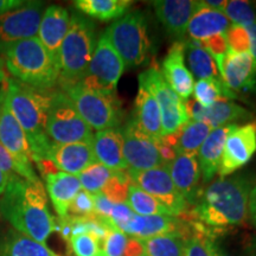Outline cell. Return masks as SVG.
Segmentation results:
<instances>
[{"label": "cell", "mask_w": 256, "mask_h": 256, "mask_svg": "<svg viewBox=\"0 0 256 256\" xmlns=\"http://www.w3.org/2000/svg\"><path fill=\"white\" fill-rule=\"evenodd\" d=\"M252 184V178L246 174L218 177L200 191L183 220L200 223L211 232L243 226L249 218Z\"/></svg>", "instance_id": "6da1fadb"}, {"label": "cell", "mask_w": 256, "mask_h": 256, "mask_svg": "<svg viewBox=\"0 0 256 256\" xmlns=\"http://www.w3.org/2000/svg\"><path fill=\"white\" fill-rule=\"evenodd\" d=\"M0 214L14 230L44 244L56 230L42 182L32 183L19 176L11 178L0 200Z\"/></svg>", "instance_id": "7a4b0ae2"}, {"label": "cell", "mask_w": 256, "mask_h": 256, "mask_svg": "<svg viewBox=\"0 0 256 256\" xmlns=\"http://www.w3.org/2000/svg\"><path fill=\"white\" fill-rule=\"evenodd\" d=\"M52 92L28 87L14 78L6 81L5 104L26 134L34 162L46 159L51 145L46 120Z\"/></svg>", "instance_id": "3957f363"}, {"label": "cell", "mask_w": 256, "mask_h": 256, "mask_svg": "<svg viewBox=\"0 0 256 256\" xmlns=\"http://www.w3.org/2000/svg\"><path fill=\"white\" fill-rule=\"evenodd\" d=\"M0 57L6 72L25 86L50 92L58 84V63L37 37L5 48Z\"/></svg>", "instance_id": "277c9868"}, {"label": "cell", "mask_w": 256, "mask_h": 256, "mask_svg": "<svg viewBox=\"0 0 256 256\" xmlns=\"http://www.w3.org/2000/svg\"><path fill=\"white\" fill-rule=\"evenodd\" d=\"M96 46L95 25L83 14L70 16V26L58 54L60 87L82 81Z\"/></svg>", "instance_id": "5b68a950"}, {"label": "cell", "mask_w": 256, "mask_h": 256, "mask_svg": "<svg viewBox=\"0 0 256 256\" xmlns=\"http://www.w3.org/2000/svg\"><path fill=\"white\" fill-rule=\"evenodd\" d=\"M104 36L119 54L127 68L145 64L151 55L148 25L142 11H130L114 20Z\"/></svg>", "instance_id": "8992f818"}, {"label": "cell", "mask_w": 256, "mask_h": 256, "mask_svg": "<svg viewBox=\"0 0 256 256\" xmlns=\"http://www.w3.org/2000/svg\"><path fill=\"white\" fill-rule=\"evenodd\" d=\"M66 92L83 120L96 132L119 128L124 121V113L116 96L92 90L81 83L64 86Z\"/></svg>", "instance_id": "52a82bcc"}, {"label": "cell", "mask_w": 256, "mask_h": 256, "mask_svg": "<svg viewBox=\"0 0 256 256\" xmlns=\"http://www.w3.org/2000/svg\"><path fill=\"white\" fill-rule=\"evenodd\" d=\"M46 134L51 142H92L94 133L62 90H54L48 113Z\"/></svg>", "instance_id": "ba28073f"}, {"label": "cell", "mask_w": 256, "mask_h": 256, "mask_svg": "<svg viewBox=\"0 0 256 256\" xmlns=\"http://www.w3.org/2000/svg\"><path fill=\"white\" fill-rule=\"evenodd\" d=\"M139 84L146 88L158 102L164 136L176 133L190 120L185 102L172 90L158 66H151L140 74Z\"/></svg>", "instance_id": "9c48e42d"}, {"label": "cell", "mask_w": 256, "mask_h": 256, "mask_svg": "<svg viewBox=\"0 0 256 256\" xmlns=\"http://www.w3.org/2000/svg\"><path fill=\"white\" fill-rule=\"evenodd\" d=\"M124 68L126 66L124 60L104 34L96 42L94 54L84 78L78 83L92 90L115 95L118 83Z\"/></svg>", "instance_id": "30bf717a"}, {"label": "cell", "mask_w": 256, "mask_h": 256, "mask_svg": "<svg viewBox=\"0 0 256 256\" xmlns=\"http://www.w3.org/2000/svg\"><path fill=\"white\" fill-rule=\"evenodd\" d=\"M127 171L132 184L154 197L174 217L180 218L186 215L190 206L174 186L166 164L146 171Z\"/></svg>", "instance_id": "8fae6325"}, {"label": "cell", "mask_w": 256, "mask_h": 256, "mask_svg": "<svg viewBox=\"0 0 256 256\" xmlns=\"http://www.w3.org/2000/svg\"><path fill=\"white\" fill-rule=\"evenodd\" d=\"M256 152V120L230 124L218 168L220 177H229L248 164Z\"/></svg>", "instance_id": "7c38bea8"}, {"label": "cell", "mask_w": 256, "mask_h": 256, "mask_svg": "<svg viewBox=\"0 0 256 256\" xmlns=\"http://www.w3.org/2000/svg\"><path fill=\"white\" fill-rule=\"evenodd\" d=\"M44 2H26L14 11L0 14V52L17 42L37 37Z\"/></svg>", "instance_id": "4fadbf2b"}, {"label": "cell", "mask_w": 256, "mask_h": 256, "mask_svg": "<svg viewBox=\"0 0 256 256\" xmlns=\"http://www.w3.org/2000/svg\"><path fill=\"white\" fill-rule=\"evenodd\" d=\"M121 132L124 136V158L128 170L146 171L165 165L156 148V140L142 132L132 119L121 128Z\"/></svg>", "instance_id": "5bb4252c"}, {"label": "cell", "mask_w": 256, "mask_h": 256, "mask_svg": "<svg viewBox=\"0 0 256 256\" xmlns=\"http://www.w3.org/2000/svg\"><path fill=\"white\" fill-rule=\"evenodd\" d=\"M214 60L223 82L234 94L256 90V64L250 52L234 54L229 51L223 58Z\"/></svg>", "instance_id": "9a60e30c"}, {"label": "cell", "mask_w": 256, "mask_h": 256, "mask_svg": "<svg viewBox=\"0 0 256 256\" xmlns=\"http://www.w3.org/2000/svg\"><path fill=\"white\" fill-rule=\"evenodd\" d=\"M184 102L188 119L206 122L211 127V130L235 124L240 121L252 120V112L229 98H220L209 108L200 107L196 101L190 98Z\"/></svg>", "instance_id": "2e32d148"}, {"label": "cell", "mask_w": 256, "mask_h": 256, "mask_svg": "<svg viewBox=\"0 0 256 256\" xmlns=\"http://www.w3.org/2000/svg\"><path fill=\"white\" fill-rule=\"evenodd\" d=\"M158 20L166 34L177 40H183L188 22L200 6L196 0H156L151 2Z\"/></svg>", "instance_id": "e0dca14e"}, {"label": "cell", "mask_w": 256, "mask_h": 256, "mask_svg": "<svg viewBox=\"0 0 256 256\" xmlns=\"http://www.w3.org/2000/svg\"><path fill=\"white\" fill-rule=\"evenodd\" d=\"M121 232L139 240L156 238L166 234L182 232L191 235V226L188 220L174 216H142L134 214Z\"/></svg>", "instance_id": "ac0fdd59"}, {"label": "cell", "mask_w": 256, "mask_h": 256, "mask_svg": "<svg viewBox=\"0 0 256 256\" xmlns=\"http://www.w3.org/2000/svg\"><path fill=\"white\" fill-rule=\"evenodd\" d=\"M0 145L4 147L18 164L28 171H34L32 168L34 160L26 134L8 110L5 100L0 115Z\"/></svg>", "instance_id": "d6986e66"}, {"label": "cell", "mask_w": 256, "mask_h": 256, "mask_svg": "<svg viewBox=\"0 0 256 256\" xmlns=\"http://www.w3.org/2000/svg\"><path fill=\"white\" fill-rule=\"evenodd\" d=\"M162 74L165 81L183 101L194 92V78L185 66L184 42L176 40L162 62Z\"/></svg>", "instance_id": "ffe728a7"}, {"label": "cell", "mask_w": 256, "mask_h": 256, "mask_svg": "<svg viewBox=\"0 0 256 256\" xmlns=\"http://www.w3.org/2000/svg\"><path fill=\"white\" fill-rule=\"evenodd\" d=\"M46 159L50 160L60 171L76 177L83 170L98 162L92 144L89 142H51Z\"/></svg>", "instance_id": "44dd1931"}, {"label": "cell", "mask_w": 256, "mask_h": 256, "mask_svg": "<svg viewBox=\"0 0 256 256\" xmlns=\"http://www.w3.org/2000/svg\"><path fill=\"white\" fill-rule=\"evenodd\" d=\"M166 166L174 186L186 200L188 206L191 208L196 203L202 191L200 186L202 174L197 156L177 154Z\"/></svg>", "instance_id": "7402d4cb"}, {"label": "cell", "mask_w": 256, "mask_h": 256, "mask_svg": "<svg viewBox=\"0 0 256 256\" xmlns=\"http://www.w3.org/2000/svg\"><path fill=\"white\" fill-rule=\"evenodd\" d=\"M70 26V14L66 8L50 5L46 8L42 16L37 38L56 62L58 63V54L66 32Z\"/></svg>", "instance_id": "603a6c76"}, {"label": "cell", "mask_w": 256, "mask_h": 256, "mask_svg": "<svg viewBox=\"0 0 256 256\" xmlns=\"http://www.w3.org/2000/svg\"><path fill=\"white\" fill-rule=\"evenodd\" d=\"M92 151L96 160L114 171L128 170L124 158V136L121 128L96 132L92 138Z\"/></svg>", "instance_id": "cb8c5ba5"}, {"label": "cell", "mask_w": 256, "mask_h": 256, "mask_svg": "<svg viewBox=\"0 0 256 256\" xmlns=\"http://www.w3.org/2000/svg\"><path fill=\"white\" fill-rule=\"evenodd\" d=\"M130 119L142 132L152 138L153 140H158L164 136L158 102L142 84H139L138 89L136 101H134L133 118Z\"/></svg>", "instance_id": "d4e9b609"}, {"label": "cell", "mask_w": 256, "mask_h": 256, "mask_svg": "<svg viewBox=\"0 0 256 256\" xmlns=\"http://www.w3.org/2000/svg\"><path fill=\"white\" fill-rule=\"evenodd\" d=\"M43 178L46 180L48 194L54 209L60 218H64L68 216V210L72 200L82 188L78 178L60 170L48 174Z\"/></svg>", "instance_id": "484cf974"}, {"label": "cell", "mask_w": 256, "mask_h": 256, "mask_svg": "<svg viewBox=\"0 0 256 256\" xmlns=\"http://www.w3.org/2000/svg\"><path fill=\"white\" fill-rule=\"evenodd\" d=\"M232 25L223 12L208 8L200 2V6L188 22L186 34L190 40L203 42L216 34H226Z\"/></svg>", "instance_id": "4316f807"}, {"label": "cell", "mask_w": 256, "mask_h": 256, "mask_svg": "<svg viewBox=\"0 0 256 256\" xmlns=\"http://www.w3.org/2000/svg\"><path fill=\"white\" fill-rule=\"evenodd\" d=\"M230 124L215 128L210 132L209 136L198 150L197 160L200 165V174L203 180L208 183L215 177L218 172L220 160H222L224 144L228 136Z\"/></svg>", "instance_id": "83f0119b"}, {"label": "cell", "mask_w": 256, "mask_h": 256, "mask_svg": "<svg viewBox=\"0 0 256 256\" xmlns=\"http://www.w3.org/2000/svg\"><path fill=\"white\" fill-rule=\"evenodd\" d=\"M211 130V127L206 122L188 120L180 130L174 134L164 136L162 140L171 146L177 154L197 156L198 150L206 142Z\"/></svg>", "instance_id": "f1b7e54d"}, {"label": "cell", "mask_w": 256, "mask_h": 256, "mask_svg": "<svg viewBox=\"0 0 256 256\" xmlns=\"http://www.w3.org/2000/svg\"><path fill=\"white\" fill-rule=\"evenodd\" d=\"M183 42L184 57H186L188 69L190 70L192 76L198 80H212L220 84L226 86L220 78L215 60L204 48H202L200 42L190 40V38Z\"/></svg>", "instance_id": "f546056e"}, {"label": "cell", "mask_w": 256, "mask_h": 256, "mask_svg": "<svg viewBox=\"0 0 256 256\" xmlns=\"http://www.w3.org/2000/svg\"><path fill=\"white\" fill-rule=\"evenodd\" d=\"M0 256H60L44 243L34 241L14 228L0 238Z\"/></svg>", "instance_id": "4dcf8cb0"}, {"label": "cell", "mask_w": 256, "mask_h": 256, "mask_svg": "<svg viewBox=\"0 0 256 256\" xmlns=\"http://www.w3.org/2000/svg\"><path fill=\"white\" fill-rule=\"evenodd\" d=\"M74 6L86 17H92L98 20L119 19L133 5L132 0H76Z\"/></svg>", "instance_id": "1f68e13d"}, {"label": "cell", "mask_w": 256, "mask_h": 256, "mask_svg": "<svg viewBox=\"0 0 256 256\" xmlns=\"http://www.w3.org/2000/svg\"><path fill=\"white\" fill-rule=\"evenodd\" d=\"M188 236L186 234L174 232L142 240L145 256H183Z\"/></svg>", "instance_id": "d6a6232c"}, {"label": "cell", "mask_w": 256, "mask_h": 256, "mask_svg": "<svg viewBox=\"0 0 256 256\" xmlns=\"http://www.w3.org/2000/svg\"><path fill=\"white\" fill-rule=\"evenodd\" d=\"M128 206L136 215L142 216H174L166 208L160 204L154 197L148 194L147 192L138 188L136 185L130 184L128 190L127 202Z\"/></svg>", "instance_id": "836d02e7"}, {"label": "cell", "mask_w": 256, "mask_h": 256, "mask_svg": "<svg viewBox=\"0 0 256 256\" xmlns=\"http://www.w3.org/2000/svg\"><path fill=\"white\" fill-rule=\"evenodd\" d=\"M194 100L200 107L209 108L220 98H238V95L229 90L226 86L220 84L212 80H198L194 86Z\"/></svg>", "instance_id": "e575fe53"}, {"label": "cell", "mask_w": 256, "mask_h": 256, "mask_svg": "<svg viewBox=\"0 0 256 256\" xmlns=\"http://www.w3.org/2000/svg\"><path fill=\"white\" fill-rule=\"evenodd\" d=\"M114 172V170H110L107 166L102 165L101 162H96L90 166H88L86 170H83L81 174L78 176V178L83 190L88 191L92 194H95L104 188V185L112 178Z\"/></svg>", "instance_id": "d590c367"}, {"label": "cell", "mask_w": 256, "mask_h": 256, "mask_svg": "<svg viewBox=\"0 0 256 256\" xmlns=\"http://www.w3.org/2000/svg\"><path fill=\"white\" fill-rule=\"evenodd\" d=\"M223 14L234 25L248 28L256 22V11L254 5L244 0H230L226 2Z\"/></svg>", "instance_id": "8d00e7d4"}, {"label": "cell", "mask_w": 256, "mask_h": 256, "mask_svg": "<svg viewBox=\"0 0 256 256\" xmlns=\"http://www.w3.org/2000/svg\"><path fill=\"white\" fill-rule=\"evenodd\" d=\"M130 184H132V180H130L127 170L115 171L114 174L112 176V178L107 182V184L104 185V188L100 192H102L112 203H126Z\"/></svg>", "instance_id": "74e56055"}, {"label": "cell", "mask_w": 256, "mask_h": 256, "mask_svg": "<svg viewBox=\"0 0 256 256\" xmlns=\"http://www.w3.org/2000/svg\"><path fill=\"white\" fill-rule=\"evenodd\" d=\"M190 224L191 235L185 243L183 256H214L209 241V230L200 224Z\"/></svg>", "instance_id": "f35d334b"}, {"label": "cell", "mask_w": 256, "mask_h": 256, "mask_svg": "<svg viewBox=\"0 0 256 256\" xmlns=\"http://www.w3.org/2000/svg\"><path fill=\"white\" fill-rule=\"evenodd\" d=\"M209 241L214 256H252L246 241H242L240 247H235L234 242L230 241L228 232H210Z\"/></svg>", "instance_id": "ab89813d"}, {"label": "cell", "mask_w": 256, "mask_h": 256, "mask_svg": "<svg viewBox=\"0 0 256 256\" xmlns=\"http://www.w3.org/2000/svg\"><path fill=\"white\" fill-rule=\"evenodd\" d=\"M128 242V235L116 228H110L101 242L102 256H124Z\"/></svg>", "instance_id": "60d3db41"}, {"label": "cell", "mask_w": 256, "mask_h": 256, "mask_svg": "<svg viewBox=\"0 0 256 256\" xmlns=\"http://www.w3.org/2000/svg\"><path fill=\"white\" fill-rule=\"evenodd\" d=\"M0 168L6 172L10 177L19 176V177L26 179L28 182H32V183H40V182L36 172L28 171V170L24 168L20 164H18L2 145H0Z\"/></svg>", "instance_id": "b9f144b4"}, {"label": "cell", "mask_w": 256, "mask_h": 256, "mask_svg": "<svg viewBox=\"0 0 256 256\" xmlns=\"http://www.w3.org/2000/svg\"><path fill=\"white\" fill-rule=\"evenodd\" d=\"M70 247L75 256H101V243L90 234H81L70 238Z\"/></svg>", "instance_id": "7bdbcfd3"}, {"label": "cell", "mask_w": 256, "mask_h": 256, "mask_svg": "<svg viewBox=\"0 0 256 256\" xmlns=\"http://www.w3.org/2000/svg\"><path fill=\"white\" fill-rule=\"evenodd\" d=\"M226 42H228L229 51L234 54L249 52L250 49V38L248 31L244 26L240 25H232L226 32Z\"/></svg>", "instance_id": "ee69618b"}, {"label": "cell", "mask_w": 256, "mask_h": 256, "mask_svg": "<svg viewBox=\"0 0 256 256\" xmlns=\"http://www.w3.org/2000/svg\"><path fill=\"white\" fill-rule=\"evenodd\" d=\"M68 215L74 217H92L95 216L94 196L88 191L81 190L74 198L70 204Z\"/></svg>", "instance_id": "f6af8a7d"}, {"label": "cell", "mask_w": 256, "mask_h": 256, "mask_svg": "<svg viewBox=\"0 0 256 256\" xmlns=\"http://www.w3.org/2000/svg\"><path fill=\"white\" fill-rule=\"evenodd\" d=\"M202 48H204L214 58H223L229 52L228 42H226V34H216L208 40L200 42Z\"/></svg>", "instance_id": "bcb514c9"}, {"label": "cell", "mask_w": 256, "mask_h": 256, "mask_svg": "<svg viewBox=\"0 0 256 256\" xmlns=\"http://www.w3.org/2000/svg\"><path fill=\"white\" fill-rule=\"evenodd\" d=\"M124 256H145L142 240L128 236V242Z\"/></svg>", "instance_id": "7dc6e473"}, {"label": "cell", "mask_w": 256, "mask_h": 256, "mask_svg": "<svg viewBox=\"0 0 256 256\" xmlns=\"http://www.w3.org/2000/svg\"><path fill=\"white\" fill-rule=\"evenodd\" d=\"M25 2L23 0H0V14L22 8Z\"/></svg>", "instance_id": "c3c4849f"}, {"label": "cell", "mask_w": 256, "mask_h": 256, "mask_svg": "<svg viewBox=\"0 0 256 256\" xmlns=\"http://www.w3.org/2000/svg\"><path fill=\"white\" fill-rule=\"evenodd\" d=\"M249 218L256 226V185L252 188L250 197H249Z\"/></svg>", "instance_id": "681fc988"}, {"label": "cell", "mask_w": 256, "mask_h": 256, "mask_svg": "<svg viewBox=\"0 0 256 256\" xmlns=\"http://www.w3.org/2000/svg\"><path fill=\"white\" fill-rule=\"evenodd\" d=\"M246 28H247L249 38H250V49H249V52H250V55L252 56L256 64V22L252 25H250V26Z\"/></svg>", "instance_id": "f907efd6"}, {"label": "cell", "mask_w": 256, "mask_h": 256, "mask_svg": "<svg viewBox=\"0 0 256 256\" xmlns=\"http://www.w3.org/2000/svg\"><path fill=\"white\" fill-rule=\"evenodd\" d=\"M203 5L208 6V8H214V10H217V11H223L224 6H226V2H224V0H203Z\"/></svg>", "instance_id": "816d5d0a"}, {"label": "cell", "mask_w": 256, "mask_h": 256, "mask_svg": "<svg viewBox=\"0 0 256 256\" xmlns=\"http://www.w3.org/2000/svg\"><path fill=\"white\" fill-rule=\"evenodd\" d=\"M11 178L14 177H10L6 172H4L2 168H0V196L4 194V192L6 191V188H8V185L10 183V180H11Z\"/></svg>", "instance_id": "f5cc1de1"}, {"label": "cell", "mask_w": 256, "mask_h": 256, "mask_svg": "<svg viewBox=\"0 0 256 256\" xmlns=\"http://www.w3.org/2000/svg\"><path fill=\"white\" fill-rule=\"evenodd\" d=\"M8 72H6L5 66H4V63H2V57H0V89L2 88V86L5 84L6 80H8Z\"/></svg>", "instance_id": "db71d44e"}, {"label": "cell", "mask_w": 256, "mask_h": 256, "mask_svg": "<svg viewBox=\"0 0 256 256\" xmlns=\"http://www.w3.org/2000/svg\"><path fill=\"white\" fill-rule=\"evenodd\" d=\"M246 243H247V248L252 256H256V236L249 238L247 241H246Z\"/></svg>", "instance_id": "11a10c76"}, {"label": "cell", "mask_w": 256, "mask_h": 256, "mask_svg": "<svg viewBox=\"0 0 256 256\" xmlns=\"http://www.w3.org/2000/svg\"><path fill=\"white\" fill-rule=\"evenodd\" d=\"M8 81V80H6ZM5 92H6V82L5 84L2 86V88L0 89V115H2V106H4V100H5Z\"/></svg>", "instance_id": "9f6ffc18"}, {"label": "cell", "mask_w": 256, "mask_h": 256, "mask_svg": "<svg viewBox=\"0 0 256 256\" xmlns=\"http://www.w3.org/2000/svg\"><path fill=\"white\" fill-rule=\"evenodd\" d=\"M101 256H102V255H101Z\"/></svg>", "instance_id": "6f0895ef"}]
</instances>
